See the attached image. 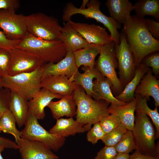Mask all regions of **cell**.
<instances>
[{
  "label": "cell",
  "instance_id": "1",
  "mask_svg": "<svg viewBox=\"0 0 159 159\" xmlns=\"http://www.w3.org/2000/svg\"><path fill=\"white\" fill-rule=\"evenodd\" d=\"M122 31L133 53L136 67L147 55L159 50V40L148 29L144 18L130 15L123 23Z\"/></svg>",
  "mask_w": 159,
  "mask_h": 159
},
{
  "label": "cell",
  "instance_id": "2",
  "mask_svg": "<svg viewBox=\"0 0 159 159\" xmlns=\"http://www.w3.org/2000/svg\"><path fill=\"white\" fill-rule=\"evenodd\" d=\"M72 96L77 107L76 120L83 125L91 126L110 114L109 103L102 100H94L80 86L74 91Z\"/></svg>",
  "mask_w": 159,
  "mask_h": 159
},
{
  "label": "cell",
  "instance_id": "3",
  "mask_svg": "<svg viewBox=\"0 0 159 159\" xmlns=\"http://www.w3.org/2000/svg\"><path fill=\"white\" fill-rule=\"evenodd\" d=\"M16 47L33 54L43 63H56L65 56L67 52L61 41L52 42L36 37L28 32Z\"/></svg>",
  "mask_w": 159,
  "mask_h": 159
},
{
  "label": "cell",
  "instance_id": "4",
  "mask_svg": "<svg viewBox=\"0 0 159 159\" xmlns=\"http://www.w3.org/2000/svg\"><path fill=\"white\" fill-rule=\"evenodd\" d=\"M100 4L98 0H90L87 2V8L81 9L76 7L72 3L69 2L63 9L62 20L68 22L71 20L72 16L77 14H81L87 19H93L106 27L110 33L112 41L119 44L120 33L118 29L121 28V24L102 12L100 9Z\"/></svg>",
  "mask_w": 159,
  "mask_h": 159
},
{
  "label": "cell",
  "instance_id": "5",
  "mask_svg": "<svg viewBox=\"0 0 159 159\" xmlns=\"http://www.w3.org/2000/svg\"><path fill=\"white\" fill-rule=\"evenodd\" d=\"M135 121L132 130L136 150L145 155L159 157V142L156 144L155 130L148 116L136 108Z\"/></svg>",
  "mask_w": 159,
  "mask_h": 159
},
{
  "label": "cell",
  "instance_id": "6",
  "mask_svg": "<svg viewBox=\"0 0 159 159\" xmlns=\"http://www.w3.org/2000/svg\"><path fill=\"white\" fill-rule=\"evenodd\" d=\"M43 74L42 65L32 72L2 78L4 87L15 92L29 101L40 91Z\"/></svg>",
  "mask_w": 159,
  "mask_h": 159
},
{
  "label": "cell",
  "instance_id": "7",
  "mask_svg": "<svg viewBox=\"0 0 159 159\" xmlns=\"http://www.w3.org/2000/svg\"><path fill=\"white\" fill-rule=\"evenodd\" d=\"M27 32L43 40L55 42L60 40L61 29L57 19L41 12L26 16Z\"/></svg>",
  "mask_w": 159,
  "mask_h": 159
},
{
  "label": "cell",
  "instance_id": "8",
  "mask_svg": "<svg viewBox=\"0 0 159 159\" xmlns=\"http://www.w3.org/2000/svg\"><path fill=\"white\" fill-rule=\"evenodd\" d=\"M115 42L112 41L102 46L98 58L95 61V67L111 82V90L116 97L121 93L124 88L116 71L118 63L115 50Z\"/></svg>",
  "mask_w": 159,
  "mask_h": 159
},
{
  "label": "cell",
  "instance_id": "9",
  "mask_svg": "<svg viewBox=\"0 0 159 159\" xmlns=\"http://www.w3.org/2000/svg\"><path fill=\"white\" fill-rule=\"evenodd\" d=\"M22 138L42 143L54 151H57L65 143L66 138L50 133L44 129L34 117L29 115L24 128L21 131Z\"/></svg>",
  "mask_w": 159,
  "mask_h": 159
},
{
  "label": "cell",
  "instance_id": "10",
  "mask_svg": "<svg viewBox=\"0 0 159 159\" xmlns=\"http://www.w3.org/2000/svg\"><path fill=\"white\" fill-rule=\"evenodd\" d=\"M120 43H115V50L118 61L119 80L123 88L133 77L136 68L133 53L125 34H120Z\"/></svg>",
  "mask_w": 159,
  "mask_h": 159
},
{
  "label": "cell",
  "instance_id": "11",
  "mask_svg": "<svg viewBox=\"0 0 159 159\" xmlns=\"http://www.w3.org/2000/svg\"><path fill=\"white\" fill-rule=\"evenodd\" d=\"M12 9H0V28L7 37L11 40H21L27 30L26 16L16 13Z\"/></svg>",
  "mask_w": 159,
  "mask_h": 159
},
{
  "label": "cell",
  "instance_id": "12",
  "mask_svg": "<svg viewBox=\"0 0 159 159\" xmlns=\"http://www.w3.org/2000/svg\"><path fill=\"white\" fill-rule=\"evenodd\" d=\"M10 51L11 61L8 75L32 72L44 64L37 57L24 50L15 47Z\"/></svg>",
  "mask_w": 159,
  "mask_h": 159
},
{
  "label": "cell",
  "instance_id": "13",
  "mask_svg": "<svg viewBox=\"0 0 159 159\" xmlns=\"http://www.w3.org/2000/svg\"><path fill=\"white\" fill-rule=\"evenodd\" d=\"M22 159H58L52 150L41 142L21 137L17 144Z\"/></svg>",
  "mask_w": 159,
  "mask_h": 159
},
{
  "label": "cell",
  "instance_id": "14",
  "mask_svg": "<svg viewBox=\"0 0 159 159\" xmlns=\"http://www.w3.org/2000/svg\"><path fill=\"white\" fill-rule=\"evenodd\" d=\"M43 77L63 75L73 81L74 76L79 71L75 61L73 52H67L62 59L54 63L50 62L42 65Z\"/></svg>",
  "mask_w": 159,
  "mask_h": 159
},
{
  "label": "cell",
  "instance_id": "15",
  "mask_svg": "<svg viewBox=\"0 0 159 159\" xmlns=\"http://www.w3.org/2000/svg\"><path fill=\"white\" fill-rule=\"evenodd\" d=\"M88 42L104 45L112 41L111 37L104 28L94 24L68 21Z\"/></svg>",
  "mask_w": 159,
  "mask_h": 159
},
{
  "label": "cell",
  "instance_id": "16",
  "mask_svg": "<svg viewBox=\"0 0 159 159\" xmlns=\"http://www.w3.org/2000/svg\"><path fill=\"white\" fill-rule=\"evenodd\" d=\"M79 85L65 76L50 75L42 77L40 82L41 88L62 96L72 95Z\"/></svg>",
  "mask_w": 159,
  "mask_h": 159
},
{
  "label": "cell",
  "instance_id": "17",
  "mask_svg": "<svg viewBox=\"0 0 159 159\" xmlns=\"http://www.w3.org/2000/svg\"><path fill=\"white\" fill-rule=\"evenodd\" d=\"M93 81L94 92L91 97L94 100H104L111 104L122 106L126 104L125 103L117 99L112 91V86L111 82L108 79L103 76L98 71Z\"/></svg>",
  "mask_w": 159,
  "mask_h": 159
},
{
  "label": "cell",
  "instance_id": "18",
  "mask_svg": "<svg viewBox=\"0 0 159 159\" xmlns=\"http://www.w3.org/2000/svg\"><path fill=\"white\" fill-rule=\"evenodd\" d=\"M63 96L52 93L42 88L32 99L29 101V115H32L38 120L45 117V108L54 99H60Z\"/></svg>",
  "mask_w": 159,
  "mask_h": 159
},
{
  "label": "cell",
  "instance_id": "19",
  "mask_svg": "<svg viewBox=\"0 0 159 159\" xmlns=\"http://www.w3.org/2000/svg\"><path fill=\"white\" fill-rule=\"evenodd\" d=\"M91 127V126L88 125H83L72 117L61 118L57 120L56 124L49 132L59 137L65 138L88 131Z\"/></svg>",
  "mask_w": 159,
  "mask_h": 159
},
{
  "label": "cell",
  "instance_id": "20",
  "mask_svg": "<svg viewBox=\"0 0 159 159\" xmlns=\"http://www.w3.org/2000/svg\"><path fill=\"white\" fill-rule=\"evenodd\" d=\"M135 94L144 97L147 101L152 97L154 99L155 107L159 106V81L153 75L150 68L137 86Z\"/></svg>",
  "mask_w": 159,
  "mask_h": 159
},
{
  "label": "cell",
  "instance_id": "21",
  "mask_svg": "<svg viewBox=\"0 0 159 159\" xmlns=\"http://www.w3.org/2000/svg\"><path fill=\"white\" fill-rule=\"evenodd\" d=\"M60 40L64 44L67 52H72L87 47L91 44L85 39L69 22H63Z\"/></svg>",
  "mask_w": 159,
  "mask_h": 159
},
{
  "label": "cell",
  "instance_id": "22",
  "mask_svg": "<svg viewBox=\"0 0 159 159\" xmlns=\"http://www.w3.org/2000/svg\"><path fill=\"white\" fill-rule=\"evenodd\" d=\"M47 107L56 120L64 116L73 117L76 115V106L72 95L63 96L58 101L52 100Z\"/></svg>",
  "mask_w": 159,
  "mask_h": 159
},
{
  "label": "cell",
  "instance_id": "23",
  "mask_svg": "<svg viewBox=\"0 0 159 159\" xmlns=\"http://www.w3.org/2000/svg\"><path fill=\"white\" fill-rule=\"evenodd\" d=\"M9 110L19 127L25 125L29 116V101L18 93L11 91Z\"/></svg>",
  "mask_w": 159,
  "mask_h": 159
},
{
  "label": "cell",
  "instance_id": "24",
  "mask_svg": "<svg viewBox=\"0 0 159 159\" xmlns=\"http://www.w3.org/2000/svg\"><path fill=\"white\" fill-rule=\"evenodd\" d=\"M136 102L135 98L126 104L117 106L112 104L108 107L110 114L117 116L127 129L132 130L135 123V111Z\"/></svg>",
  "mask_w": 159,
  "mask_h": 159
},
{
  "label": "cell",
  "instance_id": "25",
  "mask_svg": "<svg viewBox=\"0 0 159 159\" xmlns=\"http://www.w3.org/2000/svg\"><path fill=\"white\" fill-rule=\"evenodd\" d=\"M149 68L142 63L137 66L133 77L124 87L121 93L115 97L116 98L125 103L134 99L135 90Z\"/></svg>",
  "mask_w": 159,
  "mask_h": 159
},
{
  "label": "cell",
  "instance_id": "26",
  "mask_svg": "<svg viewBox=\"0 0 159 159\" xmlns=\"http://www.w3.org/2000/svg\"><path fill=\"white\" fill-rule=\"evenodd\" d=\"M111 18L119 24L124 23L134 6L128 0H108L105 3Z\"/></svg>",
  "mask_w": 159,
  "mask_h": 159
},
{
  "label": "cell",
  "instance_id": "27",
  "mask_svg": "<svg viewBox=\"0 0 159 159\" xmlns=\"http://www.w3.org/2000/svg\"><path fill=\"white\" fill-rule=\"evenodd\" d=\"M103 46L91 43L87 47L73 52L77 67L78 68L83 66L95 67V58L100 54Z\"/></svg>",
  "mask_w": 159,
  "mask_h": 159
},
{
  "label": "cell",
  "instance_id": "28",
  "mask_svg": "<svg viewBox=\"0 0 159 159\" xmlns=\"http://www.w3.org/2000/svg\"><path fill=\"white\" fill-rule=\"evenodd\" d=\"M81 69L84 71V73H81L79 71L77 72L74 77L73 81L82 87L87 95L91 96L94 93L93 80L96 78L98 71L95 67L91 68L83 66Z\"/></svg>",
  "mask_w": 159,
  "mask_h": 159
},
{
  "label": "cell",
  "instance_id": "29",
  "mask_svg": "<svg viewBox=\"0 0 159 159\" xmlns=\"http://www.w3.org/2000/svg\"><path fill=\"white\" fill-rule=\"evenodd\" d=\"M133 6V10L135 11L137 16L144 18L145 16H150L159 20L158 0H138Z\"/></svg>",
  "mask_w": 159,
  "mask_h": 159
},
{
  "label": "cell",
  "instance_id": "30",
  "mask_svg": "<svg viewBox=\"0 0 159 159\" xmlns=\"http://www.w3.org/2000/svg\"><path fill=\"white\" fill-rule=\"evenodd\" d=\"M136 100V108L143 112L150 117L155 128L156 139L159 137V114L158 107H155L153 110L151 109L148 106L147 100L141 95L135 94Z\"/></svg>",
  "mask_w": 159,
  "mask_h": 159
},
{
  "label": "cell",
  "instance_id": "31",
  "mask_svg": "<svg viewBox=\"0 0 159 159\" xmlns=\"http://www.w3.org/2000/svg\"><path fill=\"white\" fill-rule=\"evenodd\" d=\"M16 122L14 117L9 110L3 112L1 119V131L13 135L17 144L22 137V135L21 131L17 129Z\"/></svg>",
  "mask_w": 159,
  "mask_h": 159
},
{
  "label": "cell",
  "instance_id": "32",
  "mask_svg": "<svg viewBox=\"0 0 159 159\" xmlns=\"http://www.w3.org/2000/svg\"><path fill=\"white\" fill-rule=\"evenodd\" d=\"M117 153L129 154L136 150V146L131 130H127L121 140L114 146Z\"/></svg>",
  "mask_w": 159,
  "mask_h": 159
},
{
  "label": "cell",
  "instance_id": "33",
  "mask_svg": "<svg viewBox=\"0 0 159 159\" xmlns=\"http://www.w3.org/2000/svg\"><path fill=\"white\" fill-rule=\"evenodd\" d=\"M127 130L121 123L116 128L106 134L101 140L105 146H114L121 140Z\"/></svg>",
  "mask_w": 159,
  "mask_h": 159
},
{
  "label": "cell",
  "instance_id": "34",
  "mask_svg": "<svg viewBox=\"0 0 159 159\" xmlns=\"http://www.w3.org/2000/svg\"><path fill=\"white\" fill-rule=\"evenodd\" d=\"M11 61L10 49L0 48V77L9 74Z\"/></svg>",
  "mask_w": 159,
  "mask_h": 159
},
{
  "label": "cell",
  "instance_id": "35",
  "mask_svg": "<svg viewBox=\"0 0 159 159\" xmlns=\"http://www.w3.org/2000/svg\"><path fill=\"white\" fill-rule=\"evenodd\" d=\"M99 122L105 134L114 129L121 123L119 117L112 114L102 118Z\"/></svg>",
  "mask_w": 159,
  "mask_h": 159
},
{
  "label": "cell",
  "instance_id": "36",
  "mask_svg": "<svg viewBox=\"0 0 159 159\" xmlns=\"http://www.w3.org/2000/svg\"><path fill=\"white\" fill-rule=\"evenodd\" d=\"M105 134L99 122L94 124L93 127L88 131L86 138L88 141L95 144L98 140H102Z\"/></svg>",
  "mask_w": 159,
  "mask_h": 159
},
{
  "label": "cell",
  "instance_id": "37",
  "mask_svg": "<svg viewBox=\"0 0 159 159\" xmlns=\"http://www.w3.org/2000/svg\"><path fill=\"white\" fill-rule=\"evenodd\" d=\"M141 63L148 67H151L155 77L158 76L159 74V52L158 51L151 53L147 55Z\"/></svg>",
  "mask_w": 159,
  "mask_h": 159
},
{
  "label": "cell",
  "instance_id": "38",
  "mask_svg": "<svg viewBox=\"0 0 159 159\" xmlns=\"http://www.w3.org/2000/svg\"><path fill=\"white\" fill-rule=\"evenodd\" d=\"M11 91L8 89L0 88V113H3L9 110Z\"/></svg>",
  "mask_w": 159,
  "mask_h": 159
},
{
  "label": "cell",
  "instance_id": "39",
  "mask_svg": "<svg viewBox=\"0 0 159 159\" xmlns=\"http://www.w3.org/2000/svg\"><path fill=\"white\" fill-rule=\"evenodd\" d=\"M117 154L114 146H105L97 153L94 159H113Z\"/></svg>",
  "mask_w": 159,
  "mask_h": 159
},
{
  "label": "cell",
  "instance_id": "40",
  "mask_svg": "<svg viewBox=\"0 0 159 159\" xmlns=\"http://www.w3.org/2000/svg\"><path fill=\"white\" fill-rule=\"evenodd\" d=\"M146 27L152 36L156 39H159V23L153 19H145Z\"/></svg>",
  "mask_w": 159,
  "mask_h": 159
},
{
  "label": "cell",
  "instance_id": "41",
  "mask_svg": "<svg viewBox=\"0 0 159 159\" xmlns=\"http://www.w3.org/2000/svg\"><path fill=\"white\" fill-rule=\"evenodd\" d=\"M20 40H10L3 31L0 30V48L11 49L16 47Z\"/></svg>",
  "mask_w": 159,
  "mask_h": 159
},
{
  "label": "cell",
  "instance_id": "42",
  "mask_svg": "<svg viewBox=\"0 0 159 159\" xmlns=\"http://www.w3.org/2000/svg\"><path fill=\"white\" fill-rule=\"evenodd\" d=\"M20 5L18 0H0V9H12L16 10Z\"/></svg>",
  "mask_w": 159,
  "mask_h": 159
},
{
  "label": "cell",
  "instance_id": "43",
  "mask_svg": "<svg viewBox=\"0 0 159 159\" xmlns=\"http://www.w3.org/2000/svg\"><path fill=\"white\" fill-rule=\"evenodd\" d=\"M0 145L3 146L5 148L19 149V146L15 142L8 138L1 137H0Z\"/></svg>",
  "mask_w": 159,
  "mask_h": 159
},
{
  "label": "cell",
  "instance_id": "44",
  "mask_svg": "<svg viewBox=\"0 0 159 159\" xmlns=\"http://www.w3.org/2000/svg\"><path fill=\"white\" fill-rule=\"evenodd\" d=\"M129 159H159V157L143 155L136 150L132 154L130 155Z\"/></svg>",
  "mask_w": 159,
  "mask_h": 159
},
{
  "label": "cell",
  "instance_id": "45",
  "mask_svg": "<svg viewBox=\"0 0 159 159\" xmlns=\"http://www.w3.org/2000/svg\"><path fill=\"white\" fill-rule=\"evenodd\" d=\"M130 155L121 153H117L113 159H129Z\"/></svg>",
  "mask_w": 159,
  "mask_h": 159
},
{
  "label": "cell",
  "instance_id": "46",
  "mask_svg": "<svg viewBox=\"0 0 159 159\" xmlns=\"http://www.w3.org/2000/svg\"><path fill=\"white\" fill-rule=\"evenodd\" d=\"M88 0H84L82 1V4L80 8V9H85L86 7L87 4L88 2Z\"/></svg>",
  "mask_w": 159,
  "mask_h": 159
},
{
  "label": "cell",
  "instance_id": "47",
  "mask_svg": "<svg viewBox=\"0 0 159 159\" xmlns=\"http://www.w3.org/2000/svg\"><path fill=\"white\" fill-rule=\"evenodd\" d=\"M5 148L4 147L0 145V159H4L2 156L1 153L4 151Z\"/></svg>",
  "mask_w": 159,
  "mask_h": 159
},
{
  "label": "cell",
  "instance_id": "48",
  "mask_svg": "<svg viewBox=\"0 0 159 159\" xmlns=\"http://www.w3.org/2000/svg\"><path fill=\"white\" fill-rule=\"evenodd\" d=\"M4 87V85L2 79L0 77V88Z\"/></svg>",
  "mask_w": 159,
  "mask_h": 159
},
{
  "label": "cell",
  "instance_id": "49",
  "mask_svg": "<svg viewBox=\"0 0 159 159\" xmlns=\"http://www.w3.org/2000/svg\"><path fill=\"white\" fill-rule=\"evenodd\" d=\"M3 113H0V133L1 131V119Z\"/></svg>",
  "mask_w": 159,
  "mask_h": 159
}]
</instances>
